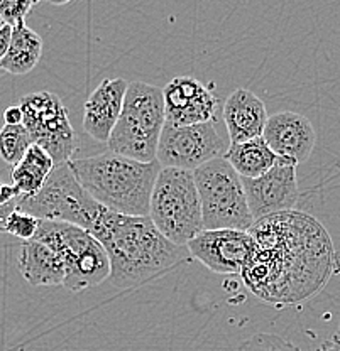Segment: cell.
<instances>
[{"mask_svg":"<svg viewBox=\"0 0 340 351\" xmlns=\"http://www.w3.org/2000/svg\"><path fill=\"white\" fill-rule=\"evenodd\" d=\"M224 159L244 179H258L271 171L280 157L271 151L262 137L252 138L242 144H230Z\"/></svg>","mask_w":340,"mask_h":351,"instance_id":"18","label":"cell"},{"mask_svg":"<svg viewBox=\"0 0 340 351\" xmlns=\"http://www.w3.org/2000/svg\"><path fill=\"white\" fill-rule=\"evenodd\" d=\"M3 25H5V22H3V21H2V17H0V29H2Z\"/></svg>","mask_w":340,"mask_h":351,"instance_id":"29","label":"cell"},{"mask_svg":"<svg viewBox=\"0 0 340 351\" xmlns=\"http://www.w3.org/2000/svg\"><path fill=\"white\" fill-rule=\"evenodd\" d=\"M222 115L230 144H242L262 137L269 119L264 101L246 88H239L229 95L222 108Z\"/></svg>","mask_w":340,"mask_h":351,"instance_id":"16","label":"cell"},{"mask_svg":"<svg viewBox=\"0 0 340 351\" xmlns=\"http://www.w3.org/2000/svg\"><path fill=\"white\" fill-rule=\"evenodd\" d=\"M32 240L47 245L65 263V287L71 292L85 291L111 277V261L104 245L80 226L39 219Z\"/></svg>","mask_w":340,"mask_h":351,"instance_id":"6","label":"cell"},{"mask_svg":"<svg viewBox=\"0 0 340 351\" xmlns=\"http://www.w3.org/2000/svg\"><path fill=\"white\" fill-rule=\"evenodd\" d=\"M73 174L87 193L105 210L126 217H149L152 189L161 164L139 162L113 152L75 159Z\"/></svg>","mask_w":340,"mask_h":351,"instance_id":"3","label":"cell"},{"mask_svg":"<svg viewBox=\"0 0 340 351\" xmlns=\"http://www.w3.org/2000/svg\"><path fill=\"white\" fill-rule=\"evenodd\" d=\"M17 267L31 285H63L67 270L60 255L38 240L21 245Z\"/></svg>","mask_w":340,"mask_h":351,"instance_id":"17","label":"cell"},{"mask_svg":"<svg viewBox=\"0 0 340 351\" xmlns=\"http://www.w3.org/2000/svg\"><path fill=\"white\" fill-rule=\"evenodd\" d=\"M43 54V39L38 32L27 27V24H19L12 27L9 51L0 63V69L10 75H27L36 68Z\"/></svg>","mask_w":340,"mask_h":351,"instance_id":"19","label":"cell"},{"mask_svg":"<svg viewBox=\"0 0 340 351\" xmlns=\"http://www.w3.org/2000/svg\"><path fill=\"white\" fill-rule=\"evenodd\" d=\"M32 145V138L25 127L3 125L0 129V157L5 164L16 167Z\"/></svg>","mask_w":340,"mask_h":351,"instance_id":"21","label":"cell"},{"mask_svg":"<svg viewBox=\"0 0 340 351\" xmlns=\"http://www.w3.org/2000/svg\"><path fill=\"white\" fill-rule=\"evenodd\" d=\"M16 203L17 210L38 219L69 223L89 233L105 211V208L100 206L80 184L69 162L54 167L38 195L32 197L19 196Z\"/></svg>","mask_w":340,"mask_h":351,"instance_id":"8","label":"cell"},{"mask_svg":"<svg viewBox=\"0 0 340 351\" xmlns=\"http://www.w3.org/2000/svg\"><path fill=\"white\" fill-rule=\"evenodd\" d=\"M237 351H302L288 339L271 332H258L242 343Z\"/></svg>","mask_w":340,"mask_h":351,"instance_id":"22","label":"cell"},{"mask_svg":"<svg viewBox=\"0 0 340 351\" xmlns=\"http://www.w3.org/2000/svg\"><path fill=\"white\" fill-rule=\"evenodd\" d=\"M335 336H337V338H340V329H339V332H337V335H335Z\"/></svg>","mask_w":340,"mask_h":351,"instance_id":"30","label":"cell"},{"mask_svg":"<svg viewBox=\"0 0 340 351\" xmlns=\"http://www.w3.org/2000/svg\"><path fill=\"white\" fill-rule=\"evenodd\" d=\"M3 122H5V125H21L24 122L23 108L19 105L7 107L5 112H3Z\"/></svg>","mask_w":340,"mask_h":351,"instance_id":"26","label":"cell"},{"mask_svg":"<svg viewBox=\"0 0 340 351\" xmlns=\"http://www.w3.org/2000/svg\"><path fill=\"white\" fill-rule=\"evenodd\" d=\"M54 167H56V164L51 159L49 154L39 145L32 144L24 159L10 173L12 186L19 193V196H36L43 189Z\"/></svg>","mask_w":340,"mask_h":351,"instance_id":"20","label":"cell"},{"mask_svg":"<svg viewBox=\"0 0 340 351\" xmlns=\"http://www.w3.org/2000/svg\"><path fill=\"white\" fill-rule=\"evenodd\" d=\"M10 39H12V27L5 24L2 29H0V63H2L7 51H9Z\"/></svg>","mask_w":340,"mask_h":351,"instance_id":"27","label":"cell"},{"mask_svg":"<svg viewBox=\"0 0 340 351\" xmlns=\"http://www.w3.org/2000/svg\"><path fill=\"white\" fill-rule=\"evenodd\" d=\"M39 228V219L32 215L24 213V211H12L10 217L7 218L5 233L17 237L23 241H31L36 237Z\"/></svg>","mask_w":340,"mask_h":351,"instance_id":"23","label":"cell"},{"mask_svg":"<svg viewBox=\"0 0 340 351\" xmlns=\"http://www.w3.org/2000/svg\"><path fill=\"white\" fill-rule=\"evenodd\" d=\"M242 182L254 221L295 210L299 199L296 166L286 159L277 160L276 166L261 178H242Z\"/></svg>","mask_w":340,"mask_h":351,"instance_id":"11","label":"cell"},{"mask_svg":"<svg viewBox=\"0 0 340 351\" xmlns=\"http://www.w3.org/2000/svg\"><path fill=\"white\" fill-rule=\"evenodd\" d=\"M325 351H340V338L334 336L332 341L327 345V348H325Z\"/></svg>","mask_w":340,"mask_h":351,"instance_id":"28","label":"cell"},{"mask_svg":"<svg viewBox=\"0 0 340 351\" xmlns=\"http://www.w3.org/2000/svg\"><path fill=\"white\" fill-rule=\"evenodd\" d=\"M36 2L31 0H0V17L10 27L24 24L25 17L31 12Z\"/></svg>","mask_w":340,"mask_h":351,"instance_id":"24","label":"cell"},{"mask_svg":"<svg viewBox=\"0 0 340 351\" xmlns=\"http://www.w3.org/2000/svg\"><path fill=\"white\" fill-rule=\"evenodd\" d=\"M205 230L249 232L254 225L242 178L224 159L210 160L193 173Z\"/></svg>","mask_w":340,"mask_h":351,"instance_id":"7","label":"cell"},{"mask_svg":"<svg viewBox=\"0 0 340 351\" xmlns=\"http://www.w3.org/2000/svg\"><path fill=\"white\" fill-rule=\"evenodd\" d=\"M129 83L124 78L100 82L85 101L83 130L98 142H109L113 127L119 122Z\"/></svg>","mask_w":340,"mask_h":351,"instance_id":"15","label":"cell"},{"mask_svg":"<svg viewBox=\"0 0 340 351\" xmlns=\"http://www.w3.org/2000/svg\"><path fill=\"white\" fill-rule=\"evenodd\" d=\"M254 252L240 272L256 298L276 307L313 298L340 272L334 241L305 211L291 210L254 221Z\"/></svg>","mask_w":340,"mask_h":351,"instance_id":"1","label":"cell"},{"mask_svg":"<svg viewBox=\"0 0 340 351\" xmlns=\"http://www.w3.org/2000/svg\"><path fill=\"white\" fill-rule=\"evenodd\" d=\"M262 138L280 159L298 166L312 156L317 144V132L305 115L286 110L269 117Z\"/></svg>","mask_w":340,"mask_h":351,"instance_id":"14","label":"cell"},{"mask_svg":"<svg viewBox=\"0 0 340 351\" xmlns=\"http://www.w3.org/2000/svg\"><path fill=\"white\" fill-rule=\"evenodd\" d=\"M19 107L24 113L23 125L31 135L32 144L45 149L56 166L71 162L76 135L60 97L51 91L29 93L21 98Z\"/></svg>","mask_w":340,"mask_h":351,"instance_id":"9","label":"cell"},{"mask_svg":"<svg viewBox=\"0 0 340 351\" xmlns=\"http://www.w3.org/2000/svg\"><path fill=\"white\" fill-rule=\"evenodd\" d=\"M149 218L171 243L186 247L203 232L202 203L192 171L163 167L156 179Z\"/></svg>","mask_w":340,"mask_h":351,"instance_id":"5","label":"cell"},{"mask_svg":"<svg viewBox=\"0 0 340 351\" xmlns=\"http://www.w3.org/2000/svg\"><path fill=\"white\" fill-rule=\"evenodd\" d=\"M164 125L163 88L144 82L129 83L122 113L107 142L109 152L139 162H155Z\"/></svg>","mask_w":340,"mask_h":351,"instance_id":"4","label":"cell"},{"mask_svg":"<svg viewBox=\"0 0 340 351\" xmlns=\"http://www.w3.org/2000/svg\"><path fill=\"white\" fill-rule=\"evenodd\" d=\"M17 197H19V193L12 184H3L0 181V233L5 232L7 218L10 217L12 211L17 210Z\"/></svg>","mask_w":340,"mask_h":351,"instance_id":"25","label":"cell"},{"mask_svg":"<svg viewBox=\"0 0 340 351\" xmlns=\"http://www.w3.org/2000/svg\"><path fill=\"white\" fill-rule=\"evenodd\" d=\"M190 257L215 274H240L254 252V239L239 230H203L188 245Z\"/></svg>","mask_w":340,"mask_h":351,"instance_id":"12","label":"cell"},{"mask_svg":"<svg viewBox=\"0 0 340 351\" xmlns=\"http://www.w3.org/2000/svg\"><path fill=\"white\" fill-rule=\"evenodd\" d=\"M166 122L173 125H196L215 122L218 100L203 83L192 76H177L163 88Z\"/></svg>","mask_w":340,"mask_h":351,"instance_id":"13","label":"cell"},{"mask_svg":"<svg viewBox=\"0 0 340 351\" xmlns=\"http://www.w3.org/2000/svg\"><path fill=\"white\" fill-rule=\"evenodd\" d=\"M230 147L229 135H222L215 122L196 125H164L161 134L156 160L161 167L192 171L210 160L224 157Z\"/></svg>","mask_w":340,"mask_h":351,"instance_id":"10","label":"cell"},{"mask_svg":"<svg viewBox=\"0 0 340 351\" xmlns=\"http://www.w3.org/2000/svg\"><path fill=\"white\" fill-rule=\"evenodd\" d=\"M111 261L109 280L119 289L142 285L188 261V248L178 247L149 217H126L105 210L91 230Z\"/></svg>","mask_w":340,"mask_h":351,"instance_id":"2","label":"cell"}]
</instances>
